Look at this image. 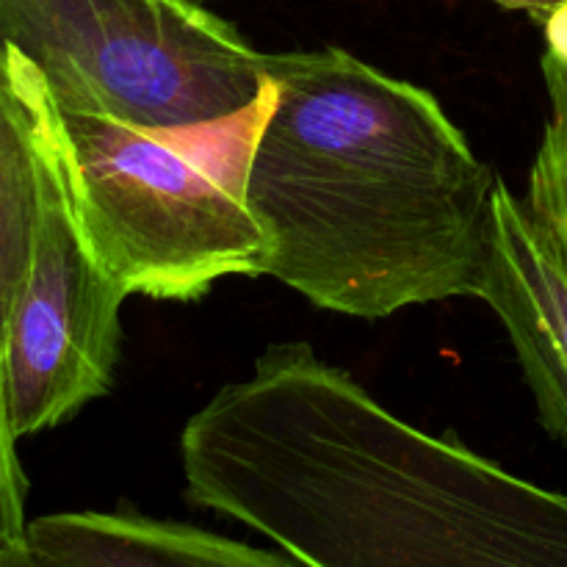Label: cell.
<instances>
[{
	"instance_id": "obj_6",
	"label": "cell",
	"mask_w": 567,
	"mask_h": 567,
	"mask_svg": "<svg viewBox=\"0 0 567 567\" xmlns=\"http://www.w3.org/2000/svg\"><path fill=\"white\" fill-rule=\"evenodd\" d=\"M476 299L507 330L543 426L567 443V271L524 199L504 183L493 203L491 255Z\"/></svg>"
},
{
	"instance_id": "obj_2",
	"label": "cell",
	"mask_w": 567,
	"mask_h": 567,
	"mask_svg": "<svg viewBox=\"0 0 567 567\" xmlns=\"http://www.w3.org/2000/svg\"><path fill=\"white\" fill-rule=\"evenodd\" d=\"M498 175L437 97L343 48L269 53L241 192L266 277L316 308L385 319L476 297Z\"/></svg>"
},
{
	"instance_id": "obj_10",
	"label": "cell",
	"mask_w": 567,
	"mask_h": 567,
	"mask_svg": "<svg viewBox=\"0 0 567 567\" xmlns=\"http://www.w3.org/2000/svg\"><path fill=\"white\" fill-rule=\"evenodd\" d=\"M25 474L0 402V567H25Z\"/></svg>"
},
{
	"instance_id": "obj_4",
	"label": "cell",
	"mask_w": 567,
	"mask_h": 567,
	"mask_svg": "<svg viewBox=\"0 0 567 567\" xmlns=\"http://www.w3.org/2000/svg\"><path fill=\"white\" fill-rule=\"evenodd\" d=\"M164 131H214L258 103L269 53L197 0H0V61Z\"/></svg>"
},
{
	"instance_id": "obj_12",
	"label": "cell",
	"mask_w": 567,
	"mask_h": 567,
	"mask_svg": "<svg viewBox=\"0 0 567 567\" xmlns=\"http://www.w3.org/2000/svg\"><path fill=\"white\" fill-rule=\"evenodd\" d=\"M496 3L509 11H526V14L543 22L559 3H565V0H496Z\"/></svg>"
},
{
	"instance_id": "obj_9",
	"label": "cell",
	"mask_w": 567,
	"mask_h": 567,
	"mask_svg": "<svg viewBox=\"0 0 567 567\" xmlns=\"http://www.w3.org/2000/svg\"><path fill=\"white\" fill-rule=\"evenodd\" d=\"M543 78L551 100V116L532 164L524 205L567 271V64L546 53Z\"/></svg>"
},
{
	"instance_id": "obj_11",
	"label": "cell",
	"mask_w": 567,
	"mask_h": 567,
	"mask_svg": "<svg viewBox=\"0 0 567 567\" xmlns=\"http://www.w3.org/2000/svg\"><path fill=\"white\" fill-rule=\"evenodd\" d=\"M543 31H546V53L567 64V0L543 20Z\"/></svg>"
},
{
	"instance_id": "obj_13",
	"label": "cell",
	"mask_w": 567,
	"mask_h": 567,
	"mask_svg": "<svg viewBox=\"0 0 567 567\" xmlns=\"http://www.w3.org/2000/svg\"><path fill=\"white\" fill-rule=\"evenodd\" d=\"M197 3H203V0H197Z\"/></svg>"
},
{
	"instance_id": "obj_1",
	"label": "cell",
	"mask_w": 567,
	"mask_h": 567,
	"mask_svg": "<svg viewBox=\"0 0 567 567\" xmlns=\"http://www.w3.org/2000/svg\"><path fill=\"white\" fill-rule=\"evenodd\" d=\"M194 504L313 567H567V493L382 408L310 343H271L181 432Z\"/></svg>"
},
{
	"instance_id": "obj_8",
	"label": "cell",
	"mask_w": 567,
	"mask_h": 567,
	"mask_svg": "<svg viewBox=\"0 0 567 567\" xmlns=\"http://www.w3.org/2000/svg\"><path fill=\"white\" fill-rule=\"evenodd\" d=\"M44 203V164L25 120L0 86V402L6 338L14 305L25 286Z\"/></svg>"
},
{
	"instance_id": "obj_7",
	"label": "cell",
	"mask_w": 567,
	"mask_h": 567,
	"mask_svg": "<svg viewBox=\"0 0 567 567\" xmlns=\"http://www.w3.org/2000/svg\"><path fill=\"white\" fill-rule=\"evenodd\" d=\"M25 567H271L282 551L136 513H55L28 520Z\"/></svg>"
},
{
	"instance_id": "obj_3",
	"label": "cell",
	"mask_w": 567,
	"mask_h": 567,
	"mask_svg": "<svg viewBox=\"0 0 567 567\" xmlns=\"http://www.w3.org/2000/svg\"><path fill=\"white\" fill-rule=\"evenodd\" d=\"M0 86L83 241L127 293L192 302L225 277H266L271 236L244 199L241 169L192 142L205 131L127 120L22 59L0 61Z\"/></svg>"
},
{
	"instance_id": "obj_5",
	"label": "cell",
	"mask_w": 567,
	"mask_h": 567,
	"mask_svg": "<svg viewBox=\"0 0 567 567\" xmlns=\"http://www.w3.org/2000/svg\"><path fill=\"white\" fill-rule=\"evenodd\" d=\"M131 297L94 258L59 183L44 166L31 269L6 338L3 396L11 435H39L114 385L120 310Z\"/></svg>"
}]
</instances>
